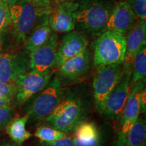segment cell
<instances>
[{"label": "cell", "instance_id": "19", "mask_svg": "<svg viewBox=\"0 0 146 146\" xmlns=\"http://www.w3.org/2000/svg\"><path fill=\"white\" fill-rule=\"evenodd\" d=\"M52 30L49 25L48 15L45 18L44 21L38 26L31 34L25 43V49L31 52L36 50L48 41Z\"/></svg>", "mask_w": 146, "mask_h": 146}, {"label": "cell", "instance_id": "29", "mask_svg": "<svg viewBox=\"0 0 146 146\" xmlns=\"http://www.w3.org/2000/svg\"><path fill=\"white\" fill-rule=\"evenodd\" d=\"M0 146H21L13 141H0Z\"/></svg>", "mask_w": 146, "mask_h": 146}, {"label": "cell", "instance_id": "9", "mask_svg": "<svg viewBox=\"0 0 146 146\" xmlns=\"http://www.w3.org/2000/svg\"><path fill=\"white\" fill-rule=\"evenodd\" d=\"M125 69L123 77L108 97L102 113L107 119L112 121L119 120L130 94L132 68Z\"/></svg>", "mask_w": 146, "mask_h": 146}, {"label": "cell", "instance_id": "32", "mask_svg": "<svg viewBox=\"0 0 146 146\" xmlns=\"http://www.w3.org/2000/svg\"><path fill=\"white\" fill-rule=\"evenodd\" d=\"M56 1H57L58 3H61V2H63V1H68V0H55Z\"/></svg>", "mask_w": 146, "mask_h": 146}, {"label": "cell", "instance_id": "7", "mask_svg": "<svg viewBox=\"0 0 146 146\" xmlns=\"http://www.w3.org/2000/svg\"><path fill=\"white\" fill-rule=\"evenodd\" d=\"M145 88V82L139 81L131 85L130 94L118 122V137L116 146H126L127 135L129 129L139 117L141 113L140 98L143 89Z\"/></svg>", "mask_w": 146, "mask_h": 146}, {"label": "cell", "instance_id": "18", "mask_svg": "<svg viewBox=\"0 0 146 146\" xmlns=\"http://www.w3.org/2000/svg\"><path fill=\"white\" fill-rule=\"evenodd\" d=\"M29 120L28 114L22 117L12 118L7 126L6 133L12 141L18 145H21L32 136L31 133L26 129V125Z\"/></svg>", "mask_w": 146, "mask_h": 146}, {"label": "cell", "instance_id": "31", "mask_svg": "<svg viewBox=\"0 0 146 146\" xmlns=\"http://www.w3.org/2000/svg\"><path fill=\"white\" fill-rule=\"evenodd\" d=\"M31 1H34V2L36 3H45V2H49V0H30Z\"/></svg>", "mask_w": 146, "mask_h": 146}, {"label": "cell", "instance_id": "22", "mask_svg": "<svg viewBox=\"0 0 146 146\" xmlns=\"http://www.w3.org/2000/svg\"><path fill=\"white\" fill-rule=\"evenodd\" d=\"M35 136L43 143H52L66 136V133L50 126H41L36 129Z\"/></svg>", "mask_w": 146, "mask_h": 146}, {"label": "cell", "instance_id": "21", "mask_svg": "<svg viewBox=\"0 0 146 146\" xmlns=\"http://www.w3.org/2000/svg\"><path fill=\"white\" fill-rule=\"evenodd\" d=\"M146 75V47L145 45L137 53L133 60L131 85L145 81Z\"/></svg>", "mask_w": 146, "mask_h": 146}, {"label": "cell", "instance_id": "26", "mask_svg": "<svg viewBox=\"0 0 146 146\" xmlns=\"http://www.w3.org/2000/svg\"><path fill=\"white\" fill-rule=\"evenodd\" d=\"M45 146H74L72 137L65 136L64 137L52 143H43Z\"/></svg>", "mask_w": 146, "mask_h": 146}, {"label": "cell", "instance_id": "30", "mask_svg": "<svg viewBox=\"0 0 146 146\" xmlns=\"http://www.w3.org/2000/svg\"><path fill=\"white\" fill-rule=\"evenodd\" d=\"M0 1H3V2L7 3V4H8L10 6H11V5H14L18 0H0Z\"/></svg>", "mask_w": 146, "mask_h": 146}, {"label": "cell", "instance_id": "8", "mask_svg": "<svg viewBox=\"0 0 146 146\" xmlns=\"http://www.w3.org/2000/svg\"><path fill=\"white\" fill-rule=\"evenodd\" d=\"M52 70L38 72L31 70L20 76L14 83L16 87L15 98L18 105H23L48 85L53 77Z\"/></svg>", "mask_w": 146, "mask_h": 146}, {"label": "cell", "instance_id": "28", "mask_svg": "<svg viewBox=\"0 0 146 146\" xmlns=\"http://www.w3.org/2000/svg\"><path fill=\"white\" fill-rule=\"evenodd\" d=\"M12 100V99H8V98H0V107L6 105H10Z\"/></svg>", "mask_w": 146, "mask_h": 146}, {"label": "cell", "instance_id": "10", "mask_svg": "<svg viewBox=\"0 0 146 146\" xmlns=\"http://www.w3.org/2000/svg\"><path fill=\"white\" fill-rule=\"evenodd\" d=\"M59 42L58 35L52 33L48 41L29 54V66L31 70L44 72L54 68Z\"/></svg>", "mask_w": 146, "mask_h": 146}, {"label": "cell", "instance_id": "25", "mask_svg": "<svg viewBox=\"0 0 146 146\" xmlns=\"http://www.w3.org/2000/svg\"><path fill=\"white\" fill-rule=\"evenodd\" d=\"M16 93V85L0 81V98L12 99Z\"/></svg>", "mask_w": 146, "mask_h": 146}, {"label": "cell", "instance_id": "16", "mask_svg": "<svg viewBox=\"0 0 146 146\" xmlns=\"http://www.w3.org/2000/svg\"><path fill=\"white\" fill-rule=\"evenodd\" d=\"M126 39V52L123 66L126 68H132L135 56L142 47L146 45L145 21H139L129 30Z\"/></svg>", "mask_w": 146, "mask_h": 146}, {"label": "cell", "instance_id": "23", "mask_svg": "<svg viewBox=\"0 0 146 146\" xmlns=\"http://www.w3.org/2000/svg\"><path fill=\"white\" fill-rule=\"evenodd\" d=\"M14 115V108L10 105L0 107V132L5 130Z\"/></svg>", "mask_w": 146, "mask_h": 146}, {"label": "cell", "instance_id": "3", "mask_svg": "<svg viewBox=\"0 0 146 146\" xmlns=\"http://www.w3.org/2000/svg\"><path fill=\"white\" fill-rule=\"evenodd\" d=\"M113 8L104 0H88L78 6L73 14L75 27L90 33H102Z\"/></svg>", "mask_w": 146, "mask_h": 146}, {"label": "cell", "instance_id": "13", "mask_svg": "<svg viewBox=\"0 0 146 146\" xmlns=\"http://www.w3.org/2000/svg\"><path fill=\"white\" fill-rule=\"evenodd\" d=\"M88 39L79 32H68L59 43L54 68L58 69L65 62L87 49Z\"/></svg>", "mask_w": 146, "mask_h": 146}, {"label": "cell", "instance_id": "2", "mask_svg": "<svg viewBox=\"0 0 146 146\" xmlns=\"http://www.w3.org/2000/svg\"><path fill=\"white\" fill-rule=\"evenodd\" d=\"M51 9L50 2L36 3L30 0H21L10 6L11 23L18 41H24L33 29L36 22L48 15Z\"/></svg>", "mask_w": 146, "mask_h": 146}, {"label": "cell", "instance_id": "14", "mask_svg": "<svg viewBox=\"0 0 146 146\" xmlns=\"http://www.w3.org/2000/svg\"><path fill=\"white\" fill-rule=\"evenodd\" d=\"M136 20L135 14L129 3L127 1H120L113 6L106 31H113L125 35L132 28Z\"/></svg>", "mask_w": 146, "mask_h": 146}, {"label": "cell", "instance_id": "20", "mask_svg": "<svg viewBox=\"0 0 146 146\" xmlns=\"http://www.w3.org/2000/svg\"><path fill=\"white\" fill-rule=\"evenodd\" d=\"M146 124L145 120L139 117L129 129L127 135V146H145Z\"/></svg>", "mask_w": 146, "mask_h": 146}, {"label": "cell", "instance_id": "17", "mask_svg": "<svg viewBox=\"0 0 146 146\" xmlns=\"http://www.w3.org/2000/svg\"><path fill=\"white\" fill-rule=\"evenodd\" d=\"M73 131L74 146H102L100 130L93 122H81Z\"/></svg>", "mask_w": 146, "mask_h": 146}, {"label": "cell", "instance_id": "11", "mask_svg": "<svg viewBox=\"0 0 146 146\" xmlns=\"http://www.w3.org/2000/svg\"><path fill=\"white\" fill-rule=\"evenodd\" d=\"M78 6V3L65 1L51 7L48 14V22L52 31L57 33L72 31L75 29L73 14Z\"/></svg>", "mask_w": 146, "mask_h": 146}, {"label": "cell", "instance_id": "5", "mask_svg": "<svg viewBox=\"0 0 146 146\" xmlns=\"http://www.w3.org/2000/svg\"><path fill=\"white\" fill-rule=\"evenodd\" d=\"M35 96L27 108V114L29 120L40 122L50 116L65 95L61 81L57 76H54L48 85Z\"/></svg>", "mask_w": 146, "mask_h": 146}, {"label": "cell", "instance_id": "12", "mask_svg": "<svg viewBox=\"0 0 146 146\" xmlns=\"http://www.w3.org/2000/svg\"><path fill=\"white\" fill-rule=\"evenodd\" d=\"M30 69L29 59L18 54L0 53V81L14 84Z\"/></svg>", "mask_w": 146, "mask_h": 146}, {"label": "cell", "instance_id": "4", "mask_svg": "<svg viewBox=\"0 0 146 146\" xmlns=\"http://www.w3.org/2000/svg\"><path fill=\"white\" fill-rule=\"evenodd\" d=\"M125 35L106 30L94 41L93 62L96 67L123 62L126 52Z\"/></svg>", "mask_w": 146, "mask_h": 146}, {"label": "cell", "instance_id": "24", "mask_svg": "<svg viewBox=\"0 0 146 146\" xmlns=\"http://www.w3.org/2000/svg\"><path fill=\"white\" fill-rule=\"evenodd\" d=\"M10 23V5L0 1V33L4 31Z\"/></svg>", "mask_w": 146, "mask_h": 146}, {"label": "cell", "instance_id": "1", "mask_svg": "<svg viewBox=\"0 0 146 146\" xmlns=\"http://www.w3.org/2000/svg\"><path fill=\"white\" fill-rule=\"evenodd\" d=\"M88 110V104L81 97L70 94L64 96L45 121L50 127L67 134L84 121Z\"/></svg>", "mask_w": 146, "mask_h": 146}, {"label": "cell", "instance_id": "27", "mask_svg": "<svg viewBox=\"0 0 146 146\" xmlns=\"http://www.w3.org/2000/svg\"><path fill=\"white\" fill-rule=\"evenodd\" d=\"M145 87L142 91L141 94V98H140V105H141V112H145L146 109V104H145Z\"/></svg>", "mask_w": 146, "mask_h": 146}, {"label": "cell", "instance_id": "15", "mask_svg": "<svg viewBox=\"0 0 146 146\" xmlns=\"http://www.w3.org/2000/svg\"><path fill=\"white\" fill-rule=\"evenodd\" d=\"M91 62L90 52L86 49L65 62L58 68L56 76L59 79L74 81L83 77L89 71Z\"/></svg>", "mask_w": 146, "mask_h": 146}, {"label": "cell", "instance_id": "6", "mask_svg": "<svg viewBox=\"0 0 146 146\" xmlns=\"http://www.w3.org/2000/svg\"><path fill=\"white\" fill-rule=\"evenodd\" d=\"M98 68L94 78L93 89L95 108L100 114H102L108 97L119 83L125 69L123 62L102 66Z\"/></svg>", "mask_w": 146, "mask_h": 146}]
</instances>
